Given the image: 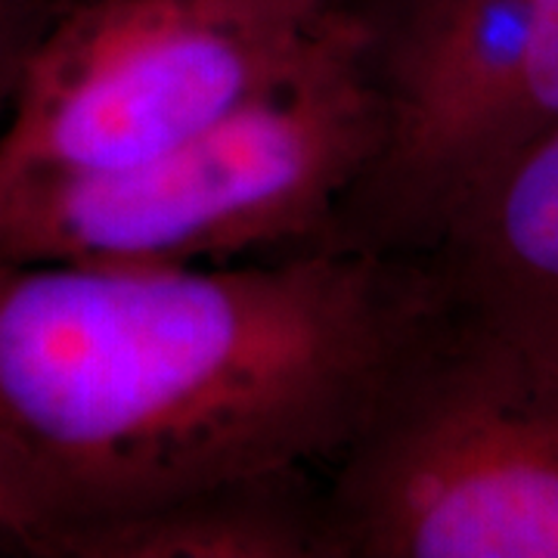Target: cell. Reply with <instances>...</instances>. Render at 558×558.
<instances>
[{
	"label": "cell",
	"instance_id": "cell-1",
	"mask_svg": "<svg viewBox=\"0 0 558 558\" xmlns=\"http://www.w3.org/2000/svg\"><path fill=\"white\" fill-rule=\"evenodd\" d=\"M428 267L307 248L208 267L0 258V539H69L326 465L438 307Z\"/></svg>",
	"mask_w": 558,
	"mask_h": 558
},
{
	"label": "cell",
	"instance_id": "cell-2",
	"mask_svg": "<svg viewBox=\"0 0 558 558\" xmlns=\"http://www.w3.org/2000/svg\"><path fill=\"white\" fill-rule=\"evenodd\" d=\"M381 119L354 7L289 81L137 168L0 180V258L208 267L339 248Z\"/></svg>",
	"mask_w": 558,
	"mask_h": 558
},
{
	"label": "cell",
	"instance_id": "cell-3",
	"mask_svg": "<svg viewBox=\"0 0 558 558\" xmlns=\"http://www.w3.org/2000/svg\"><path fill=\"white\" fill-rule=\"evenodd\" d=\"M326 465L323 558H558V360L440 299Z\"/></svg>",
	"mask_w": 558,
	"mask_h": 558
},
{
	"label": "cell",
	"instance_id": "cell-4",
	"mask_svg": "<svg viewBox=\"0 0 558 558\" xmlns=\"http://www.w3.org/2000/svg\"><path fill=\"white\" fill-rule=\"evenodd\" d=\"M348 7L301 0H69L0 121V180L137 168L289 81Z\"/></svg>",
	"mask_w": 558,
	"mask_h": 558
},
{
	"label": "cell",
	"instance_id": "cell-5",
	"mask_svg": "<svg viewBox=\"0 0 558 558\" xmlns=\"http://www.w3.org/2000/svg\"><path fill=\"white\" fill-rule=\"evenodd\" d=\"M354 13L381 134L339 245L422 258L487 180L558 128V0H391Z\"/></svg>",
	"mask_w": 558,
	"mask_h": 558
},
{
	"label": "cell",
	"instance_id": "cell-6",
	"mask_svg": "<svg viewBox=\"0 0 558 558\" xmlns=\"http://www.w3.org/2000/svg\"><path fill=\"white\" fill-rule=\"evenodd\" d=\"M418 260L453 311L558 360V128L487 180Z\"/></svg>",
	"mask_w": 558,
	"mask_h": 558
},
{
	"label": "cell",
	"instance_id": "cell-7",
	"mask_svg": "<svg viewBox=\"0 0 558 558\" xmlns=\"http://www.w3.org/2000/svg\"><path fill=\"white\" fill-rule=\"evenodd\" d=\"M57 558H323V478L292 465L220 481L94 527Z\"/></svg>",
	"mask_w": 558,
	"mask_h": 558
},
{
	"label": "cell",
	"instance_id": "cell-8",
	"mask_svg": "<svg viewBox=\"0 0 558 558\" xmlns=\"http://www.w3.org/2000/svg\"><path fill=\"white\" fill-rule=\"evenodd\" d=\"M57 7V0H0V121L10 109L22 65Z\"/></svg>",
	"mask_w": 558,
	"mask_h": 558
},
{
	"label": "cell",
	"instance_id": "cell-9",
	"mask_svg": "<svg viewBox=\"0 0 558 558\" xmlns=\"http://www.w3.org/2000/svg\"><path fill=\"white\" fill-rule=\"evenodd\" d=\"M57 3H69V0H57ZM301 3H311V7H326V10H336V7H351L354 0H301Z\"/></svg>",
	"mask_w": 558,
	"mask_h": 558
},
{
	"label": "cell",
	"instance_id": "cell-10",
	"mask_svg": "<svg viewBox=\"0 0 558 558\" xmlns=\"http://www.w3.org/2000/svg\"><path fill=\"white\" fill-rule=\"evenodd\" d=\"M0 553H3V539H0Z\"/></svg>",
	"mask_w": 558,
	"mask_h": 558
}]
</instances>
